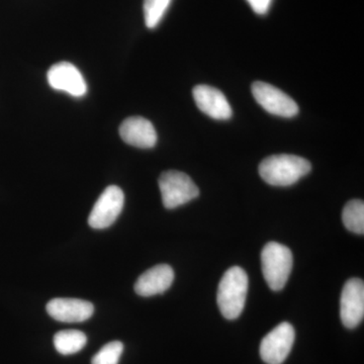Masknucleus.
Returning <instances> with one entry per match:
<instances>
[{"instance_id": "13", "label": "nucleus", "mask_w": 364, "mask_h": 364, "mask_svg": "<svg viewBox=\"0 0 364 364\" xmlns=\"http://www.w3.org/2000/svg\"><path fill=\"white\" fill-rule=\"evenodd\" d=\"M174 280V272L167 264L150 268L140 275L135 284V291L141 296H152L165 293Z\"/></svg>"}, {"instance_id": "9", "label": "nucleus", "mask_w": 364, "mask_h": 364, "mask_svg": "<svg viewBox=\"0 0 364 364\" xmlns=\"http://www.w3.org/2000/svg\"><path fill=\"white\" fill-rule=\"evenodd\" d=\"M47 78L55 90L65 91L72 97H83L87 91L82 74L69 62H60L53 65L48 71Z\"/></svg>"}, {"instance_id": "17", "label": "nucleus", "mask_w": 364, "mask_h": 364, "mask_svg": "<svg viewBox=\"0 0 364 364\" xmlns=\"http://www.w3.org/2000/svg\"><path fill=\"white\" fill-rule=\"evenodd\" d=\"M123 351L124 345L122 342H109L93 356L91 364H119Z\"/></svg>"}, {"instance_id": "3", "label": "nucleus", "mask_w": 364, "mask_h": 364, "mask_svg": "<svg viewBox=\"0 0 364 364\" xmlns=\"http://www.w3.org/2000/svg\"><path fill=\"white\" fill-rule=\"evenodd\" d=\"M263 277L268 287L279 291L286 287L293 269L294 257L291 249L277 242H269L261 252Z\"/></svg>"}, {"instance_id": "15", "label": "nucleus", "mask_w": 364, "mask_h": 364, "mask_svg": "<svg viewBox=\"0 0 364 364\" xmlns=\"http://www.w3.org/2000/svg\"><path fill=\"white\" fill-rule=\"evenodd\" d=\"M344 226L350 232L358 235L364 233V203L360 200L347 203L342 213Z\"/></svg>"}, {"instance_id": "2", "label": "nucleus", "mask_w": 364, "mask_h": 364, "mask_svg": "<svg viewBox=\"0 0 364 364\" xmlns=\"http://www.w3.org/2000/svg\"><path fill=\"white\" fill-rule=\"evenodd\" d=\"M248 293V275L243 268H229L218 289L217 301L222 315L228 320L240 317Z\"/></svg>"}, {"instance_id": "8", "label": "nucleus", "mask_w": 364, "mask_h": 364, "mask_svg": "<svg viewBox=\"0 0 364 364\" xmlns=\"http://www.w3.org/2000/svg\"><path fill=\"white\" fill-rule=\"evenodd\" d=\"M340 317L345 327L354 329L364 317V284L363 279H351L345 284L340 299Z\"/></svg>"}, {"instance_id": "18", "label": "nucleus", "mask_w": 364, "mask_h": 364, "mask_svg": "<svg viewBox=\"0 0 364 364\" xmlns=\"http://www.w3.org/2000/svg\"><path fill=\"white\" fill-rule=\"evenodd\" d=\"M246 1L253 9L254 13L259 16L267 14L272 4V0H246Z\"/></svg>"}, {"instance_id": "16", "label": "nucleus", "mask_w": 364, "mask_h": 364, "mask_svg": "<svg viewBox=\"0 0 364 364\" xmlns=\"http://www.w3.org/2000/svg\"><path fill=\"white\" fill-rule=\"evenodd\" d=\"M172 0H144L143 11L145 25L155 28L159 25Z\"/></svg>"}, {"instance_id": "1", "label": "nucleus", "mask_w": 364, "mask_h": 364, "mask_svg": "<svg viewBox=\"0 0 364 364\" xmlns=\"http://www.w3.org/2000/svg\"><path fill=\"white\" fill-rule=\"evenodd\" d=\"M312 165L305 158L279 154L265 158L259 165L261 178L273 186H289L306 176Z\"/></svg>"}, {"instance_id": "5", "label": "nucleus", "mask_w": 364, "mask_h": 364, "mask_svg": "<svg viewBox=\"0 0 364 364\" xmlns=\"http://www.w3.org/2000/svg\"><path fill=\"white\" fill-rule=\"evenodd\" d=\"M296 332L293 326L284 322L272 330L260 344V356L267 364H282L293 348Z\"/></svg>"}, {"instance_id": "14", "label": "nucleus", "mask_w": 364, "mask_h": 364, "mask_svg": "<svg viewBox=\"0 0 364 364\" xmlns=\"http://www.w3.org/2000/svg\"><path fill=\"white\" fill-rule=\"evenodd\" d=\"M87 343L85 333L78 330H64L56 333L54 336V346L62 355H71L82 350Z\"/></svg>"}, {"instance_id": "4", "label": "nucleus", "mask_w": 364, "mask_h": 364, "mask_svg": "<svg viewBox=\"0 0 364 364\" xmlns=\"http://www.w3.org/2000/svg\"><path fill=\"white\" fill-rule=\"evenodd\" d=\"M159 188L163 205L168 210L186 205L200 196V189L193 179L176 170L163 172L159 177Z\"/></svg>"}, {"instance_id": "10", "label": "nucleus", "mask_w": 364, "mask_h": 364, "mask_svg": "<svg viewBox=\"0 0 364 364\" xmlns=\"http://www.w3.org/2000/svg\"><path fill=\"white\" fill-rule=\"evenodd\" d=\"M47 312L62 323H81L92 317L95 306L79 299H53L48 303Z\"/></svg>"}, {"instance_id": "6", "label": "nucleus", "mask_w": 364, "mask_h": 364, "mask_svg": "<svg viewBox=\"0 0 364 364\" xmlns=\"http://www.w3.org/2000/svg\"><path fill=\"white\" fill-rule=\"evenodd\" d=\"M124 203L123 191L117 186H109L93 205L88 217V224L93 229L98 230L111 227L123 210Z\"/></svg>"}, {"instance_id": "12", "label": "nucleus", "mask_w": 364, "mask_h": 364, "mask_svg": "<svg viewBox=\"0 0 364 364\" xmlns=\"http://www.w3.org/2000/svg\"><path fill=\"white\" fill-rule=\"evenodd\" d=\"M119 136L124 142L141 149H149L157 143L154 126L142 117H131L119 126Z\"/></svg>"}, {"instance_id": "11", "label": "nucleus", "mask_w": 364, "mask_h": 364, "mask_svg": "<svg viewBox=\"0 0 364 364\" xmlns=\"http://www.w3.org/2000/svg\"><path fill=\"white\" fill-rule=\"evenodd\" d=\"M196 107L212 119L226 121L232 117V109L224 93L208 85H196L193 90Z\"/></svg>"}, {"instance_id": "7", "label": "nucleus", "mask_w": 364, "mask_h": 364, "mask_svg": "<svg viewBox=\"0 0 364 364\" xmlns=\"http://www.w3.org/2000/svg\"><path fill=\"white\" fill-rule=\"evenodd\" d=\"M253 97L269 114L282 117H293L299 112V107L293 98L272 85L256 81L252 85Z\"/></svg>"}]
</instances>
